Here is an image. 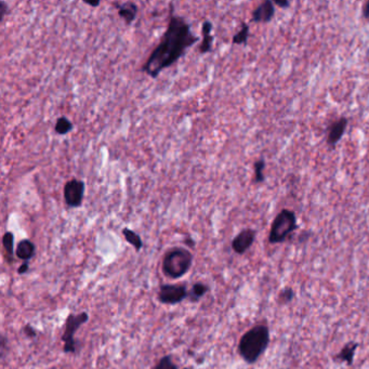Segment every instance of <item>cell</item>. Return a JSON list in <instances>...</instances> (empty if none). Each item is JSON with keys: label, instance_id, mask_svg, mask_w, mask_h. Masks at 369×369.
<instances>
[{"label": "cell", "instance_id": "cell-2", "mask_svg": "<svg viewBox=\"0 0 369 369\" xmlns=\"http://www.w3.org/2000/svg\"><path fill=\"white\" fill-rule=\"evenodd\" d=\"M270 343V330L264 324L256 325L246 332L238 343V353L246 363L253 364L266 351Z\"/></svg>", "mask_w": 369, "mask_h": 369}, {"label": "cell", "instance_id": "cell-20", "mask_svg": "<svg viewBox=\"0 0 369 369\" xmlns=\"http://www.w3.org/2000/svg\"><path fill=\"white\" fill-rule=\"evenodd\" d=\"M294 298H295V291H294V289L291 288V287H285V288H283V289L280 291L279 297H278V299H279V303H280V304H283V305H285V304L290 303L291 301H293V299H294Z\"/></svg>", "mask_w": 369, "mask_h": 369}, {"label": "cell", "instance_id": "cell-14", "mask_svg": "<svg viewBox=\"0 0 369 369\" xmlns=\"http://www.w3.org/2000/svg\"><path fill=\"white\" fill-rule=\"evenodd\" d=\"M137 14V6L134 3H125L118 7V15L125 21L127 25L132 24L133 21L136 19Z\"/></svg>", "mask_w": 369, "mask_h": 369}, {"label": "cell", "instance_id": "cell-29", "mask_svg": "<svg viewBox=\"0 0 369 369\" xmlns=\"http://www.w3.org/2000/svg\"><path fill=\"white\" fill-rule=\"evenodd\" d=\"M84 4H87L88 6H91V7H99L100 5H101V2H96V3H90V2H83Z\"/></svg>", "mask_w": 369, "mask_h": 369}, {"label": "cell", "instance_id": "cell-9", "mask_svg": "<svg viewBox=\"0 0 369 369\" xmlns=\"http://www.w3.org/2000/svg\"><path fill=\"white\" fill-rule=\"evenodd\" d=\"M275 15V7L272 0H265L259 5L252 11V22L256 23H268L271 22Z\"/></svg>", "mask_w": 369, "mask_h": 369}, {"label": "cell", "instance_id": "cell-10", "mask_svg": "<svg viewBox=\"0 0 369 369\" xmlns=\"http://www.w3.org/2000/svg\"><path fill=\"white\" fill-rule=\"evenodd\" d=\"M348 126V119L345 117H341L337 121L333 122L328 128L327 135V144L329 147H335V145L341 140L342 135L345 132V129Z\"/></svg>", "mask_w": 369, "mask_h": 369}, {"label": "cell", "instance_id": "cell-28", "mask_svg": "<svg viewBox=\"0 0 369 369\" xmlns=\"http://www.w3.org/2000/svg\"><path fill=\"white\" fill-rule=\"evenodd\" d=\"M184 244L188 245L189 247H194V246H195V242L193 241V238H191V237L186 238V241H184Z\"/></svg>", "mask_w": 369, "mask_h": 369}, {"label": "cell", "instance_id": "cell-25", "mask_svg": "<svg viewBox=\"0 0 369 369\" xmlns=\"http://www.w3.org/2000/svg\"><path fill=\"white\" fill-rule=\"evenodd\" d=\"M8 12V6L7 3L0 2V22H3L6 13Z\"/></svg>", "mask_w": 369, "mask_h": 369}, {"label": "cell", "instance_id": "cell-3", "mask_svg": "<svg viewBox=\"0 0 369 369\" xmlns=\"http://www.w3.org/2000/svg\"><path fill=\"white\" fill-rule=\"evenodd\" d=\"M193 263V255L191 251L174 247L168 250L163 259V272L170 280H179L186 275Z\"/></svg>", "mask_w": 369, "mask_h": 369}, {"label": "cell", "instance_id": "cell-24", "mask_svg": "<svg viewBox=\"0 0 369 369\" xmlns=\"http://www.w3.org/2000/svg\"><path fill=\"white\" fill-rule=\"evenodd\" d=\"M28 270H29V262H28V261H24V262H23V263L19 266V268H18V273H19L20 275H23V274H26V273L28 272Z\"/></svg>", "mask_w": 369, "mask_h": 369}, {"label": "cell", "instance_id": "cell-30", "mask_svg": "<svg viewBox=\"0 0 369 369\" xmlns=\"http://www.w3.org/2000/svg\"><path fill=\"white\" fill-rule=\"evenodd\" d=\"M183 369H191L190 367H187V368H183Z\"/></svg>", "mask_w": 369, "mask_h": 369}, {"label": "cell", "instance_id": "cell-23", "mask_svg": "<svg viewBox=\"0 0 369 369\" xmlns=\"http://www.w3.org/2000/svg\"><path fill=\"white\" fill-rule=\"evenodd\" d=\"M23 333H24V335L28 338H35L37 336L36 329L33 326H30L29 324H26L24 327H23Z\"/></svg>", "mask_w": 369, "mask_h": 369}, {"label": "cell", "instance_id": "cell-8", "mask_svg": "<svg viewBox=\"0 0 369 369\" xmlns=\"http://www.w3.org/2000/svg\"><path fill=\"white\" fill-rule=\"evenodd\" d=\"M256 240V230L252 228H245L238 233L232 241V249L237 255H244Z\"/></svg>", "mask_w": 369, "mask_h": 369}, {"label": "cell", "instance_id": "cell-18", "mask_svg": "<svg viewBox=\"0 0 369 369\" xmlns=\"http://www.w3.org/2000/svg\"><path fill=\"white\" fill-rule=\"evenodd\" d=\"M73 124L72 121L68 119L67 117L65 116H62L60 117L58 120H57V124H56V127H55V130L56 132L58 134H61V135H64V134H67L68 132H71L73 130Z\"/></svg>", "mask_w": 369, "mask_h": 369}, {"label": "cell", "instance_id": "cell-26", "mask_svg": "<svg viewBox=\"0 0 369 369\" xmlns=\"http://www.w3.org/2000/svg\"><path fill=\"white\" fill-rule=\"evenodd\" d=\"M274 5L279 6L281 8H284V9H287V8L290 6V3L288 0H274Z\"/></svg>", "mask_w": 369, "mask_h": 369}, {"label": "cell", "instance_id": "cell-5", "mask_svg": "<svg viewBox=\"0 0 369 369\" xmlns=\"http://www.w3.org/2000/svg\"><path fill=\"white\" fill-rule=\"evenodd\" d=\"M88 319H89V314L87 312H82L79 314L71 313L68 315L65 321L64 333L62 337H61V339L64 342L63 347L64 353H72V354H75L77 350L75 334L77 330L81 327V325L88 321Z\"/></svg>", "mask_w": 369, "mask_h": 369}, {"label": "cell", "instance_id": "cell-17", "mask_svg": "<svg viewBox=\"0 0 369 369\" xmlns=\"http://www.w3.org/2000/svg\"><path fill=\"white\" fill-rule=\"evenodd\" d=\"M3 246L7 253L8 262H13V255H14V235L12 232H6L3 237Z\"/></svg>", "mask_w": 369, "mask_h": 369}, {"label": "cell", "instance_id": "cell-16", "mask_svg": "<svg viewBox=\"0 0 369 369\" xmlns=\"http://www.w3.org/2000/svg\"><path fill=\"white\" fill-rule=\"evenodd\" d=\"M122 235L125 236L126 241L134 247L135 251L139 252L142 247H143V242L141 240V237L139 234H136L134 230L130 229L128 227H125L124 229H122Z\"/></svg>", "mask_w": 369, "mask_h": 369}, {"label": "cell", "instance_id": "cell-11", "mask_svg": "<svg viewBox=\"0 0 369 369\" xmlns=\"http://www.w3.org/2000/svg\"><path fill=\"white\" fill-rule=\"evenodd\" d=\"M358 343L355 341H349L344 347L340 350L337 355L333 357L335 362L339 363H345L348 366H351L354 362V356L356 353V349L358 348Z\"/></svg>", "mask_w": 369, "mask_h": 369}, {"label": "cell", "instance_id": "cell-7", "mask_svg": "<svg viewBox=\"0 0 369 369\" xmlns=\"http://www.w3.org/2000/svg\"><path fill=\"white\" fill-rule=\"evenodd\" d=\"M84 190H86V186L83 181L77 179L67 181L64 187V199L66 205L71 208L80 207L83 201Z\"/></svg>", "mask_w": 369, "mask_h": 369}, {"label": "cell", "instance_id": "cell-15", "mask_svg": "<svg viewBox=\"0 0 369 369\" xmlns=\"http://www.w3.org/2000/svg\"><path fill=\"white\" fill-rule=\"evenodd\" d=\"M209 291V287L204 283H196L192 287L191 291L189 293L188 298L190 299L191 302H197L201 300L207 293Z\"/></svg>", "mask_w": 369, "mask_h": 369}, {"label": "cell", "instance_id": "cell-4", "mask_svg": "<svg viewBox=\"0 0 369 369\" xmlns=\"http://www.w3.org/2000/svg\"><path fill=\"white\" fill-rule=\"evenodd\" d=\"M297 228L296 213L289 209H283L272 223L270 234H268V242L271 244L284 243Z\"/></svg>", "mask_w": 369, "mask_h": 369}, {"label": "cell", "instance_id": "cell-13", "mask_svg": "<svg viewBox=\"0 0 369 369\" xmlns=\"http://www.w3.org/2000/svg\"><path fill=\"white\" fill-rule=\"evenodd\" d=\"M35 250L36 247L32 241L22 240L18 244L17 249H15V256H17L20 260L29 261L35 256Z\"/></svg>", "mask_w": 369, "mask_h": 369}, {"label": "cell", "instance_id": "cell-19", "mask_svg": "<svg viewBox=\"0 0 369 369\" xmlns=\"http://www.w3.org/2000/svg\"><path fill=\"white\" fill-rule=\"evenodd\" d=\"M248 38H249V26L244 23V24L242 25V29L236 35H234L232 41L235 44H244V45H246V44H247Z\"/></svg>", "mask_w": 369, "mask_h": 369}, {"label": "cell", "instance_id": "cell-6", "mask_svg": "<svg viewBox=\"0 0 369 369\" xmlns=\"http://www.w3.org/2000/svg\"><path fill=\"white\" fill-rule=\"evenodd\" d=\"M189 296V291L186 285H172L164 284L159 288L158 300L159 302L168 305H174L182 302Z\"/></svg>", "mask_w": 369, "mask_h": 369}, {"label": "cell", "instance_id": "cell-1", "mask_svg": "<svg viewBox=\"0 0 369 369\" xmlns=\"http://www.w3.org/2000/svg\"><path fill=\"white\" fill-rule=\"evenodd\" d=\"M199 38L192 33L191 25L179 15H171L164 34L163 40L153 50L152 55L142 66L141 72L152 78H157L166 68L172 66L181 59L189 48L194 45Z\"/></svg>", "mask_w": 369, "mask_h": 369}, {"label": "cell", "instance_id": "cell-22", "mask_svg": "<svg viewBox=\"0 0 369 369\" xmlns=\"http://www.w3.org/2000/svg\"><path fill=\"white\" fill-rule=\"evenodd\" d=\"M153 369H178V366L172 360L171 355H166L160 358L159 362L154 366Z\"/></svg>", "mask_w": 369, "mask_h": 369}, {"label": "cell", "instance_id": "cell-21", "mask_svg": "<svg viewBox=\"0 0 369 369\" xmlns=\"http://www.w3.org/2000/svg\"><path fill=\"white\" fill-rule=\"evenodd\" d=\"M253 168H255V182L261 183L265 180V176L263 174V169L265 168V161L263 159L257 160L255 164H253Z\"/></svg>", "mask_w": 369, "mask_h": 369}, {"label": "cell", "instance_id": "cell-12", "mask_svg": "<svg viewBox=\"0 0 369 369\" xmlns=\"http://www.w3.org/2000/svg\"><path fill=\"white\" fill-rule=\"evenodd\" d=\"M212 28H213V25L209 20H206L203 23V26H202L203 41H202L201 45H199V52H201L202 55L210 52L212 49V43H213V39H214L213 35L211 34Z\"/></svg>", "mask_w": 369, "mask_h": 369}, {"label": "cell", "instance_id": "cell-27", "mask_svg": "<svg viewBox=\"0 0 369 369\" xmlns=\"http://www.w3.org/2000/svg\"><path fill=\"white\" fill-rule=\"evenodd\" d=\"M363 17L369 22V0L363 5Z\"/></svg>", "mask_w": 369, "mask_h": 369}]
</instances>
